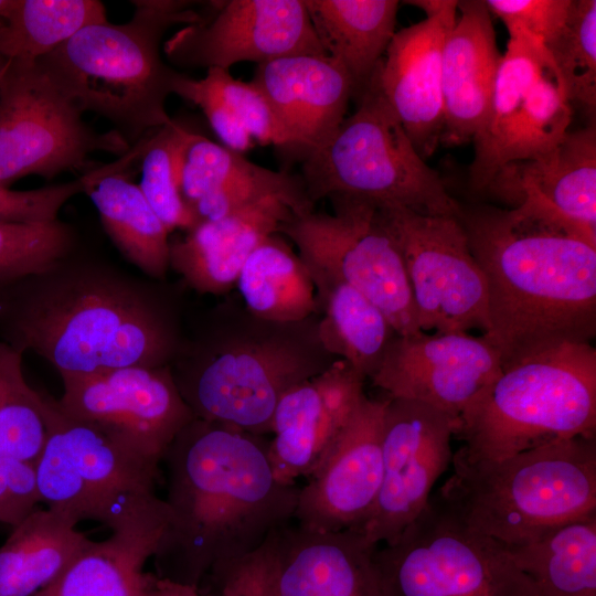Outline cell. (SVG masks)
Returning a JSON list of instances; mask_svg holds the SVG:
<instances>
[{"label": "cell", "mask_w": 596, "mask_h": 596, "mask_svg": "<svg viewBox=\"0 0 596 596\" xmlns=\"http://www.w3.org/2000/svg\"><path fill=\"white\" fill-rule=\"evenodd\" d=\"M175 294L79 247L1 287L0 337L61 375L170 365L183 338Z\"/></svg>", "instance_id": "6da1fadb"}, {"label": "cell", "mask_w": 596, "mask_h": 596, "mask_svg": "<svg viewBox=\"0 0 596 596\" xmlns=\"http://www.w3.org/2000/svg\"><path fill=\"white\" fill-rule=\"evenodd\" d=\"M459 221L487 283L482 336L502 368L562 343H592L596 242L531 201L462 207Z\"/></svg>", "instance_id": "7a4b0ae2"}, {"label": "cell", "mask_w": 596, "mask_h": 596, "mask_svg": "<svg viewBox=\"0 0 596 596\" xmlns=\"http://www.w3.org/2000/svg\"><path fill=\"white\" fill-rule=\"evenodd\" d=\"M268 443L199 418L177 435L161 460L169 523L156 574L201 587L291 523L299 488L276 480Z\"/></svg>", "instance_id": "3957f363"}, {"label": "cell", "mask_w": 596, "mask_h": 596, "mask_svg": "<svg viewBox=\"0 0 596 596\" xmlns=\"http://www.w3.org/2000/svg\"><path fill=\"white\" fill-rule=\"evenodd\" d=\"M248 317L235 326L231 313L212 311L191 336L183 334L170 369L195 418L264 436L280 397L336 360L308 319Z\"/></svg>", "instance_id": "277c9868"}, {"label": "cell", "mask_w": 596, "mask_h": 596, "mask_svg": "<svg viewBox=\"0 0 596 596\" xmlns=\"http://www.w3.org/2000/svg\"><path fill=\"white\" fill-rule=\"evenodd\" d=\"M132 18L84 26L38 61L55 84L78 106L96 113L136 143L172 119L166 102L177 74L160 54L166 31L196 23L201 14L191 1H132Z\"/></svg>", "instance_id": "5b68a950"}, {"label": "cell", "mask_w": 596, "mask_h": 596, "mask_svg": "<svg viewBox=\"0 0 596 596\" xmlns=\"http://www.w3.org/2000/svg\"><path fill=\"white\" fill-rule=\"evenodd\" d=\"M436 492L466 525L509 546L596 513V437H574L500 460L454 453Z\"/></svg>", "instance_id": "8992f818"}, {"label": "cell", "mask_w": 596, "mask_h": 596, "mask_svg": "<svg viewBox=\"0 0 596 596\" xmlns=\"http://www.w3.org/2000/svg\"><path fill=\"white\" fill-rule=\"evenodd\" d=\"M455 435V453L469 460L596 437L595 348L562 343L503 366L459 415Z\"/></svg>", "instance_id": "52a82bcc"}, {"label": "cell", "mask_w": 596, "mask_h": 596, "mask_svg": "<svg viewBox=\"0 0 596 596\" xmlns=\"http://www.w3.org/2000/svg\"><path fill=\"white\" fill-rule=\"evenodd\" d=\"M355 98L354 113L302 160L300 177L310 201L342 196L460 219L462 207L418 155L386 100L379 64Z\"/></svg>", "instance_id": "ba28073f"}, {"label": "cell", "mask_w": 596, "mask_h": 596, "mask_svg": "<svg viewBox=\"0 0 596 596\" xmlns=\"http://www.w3.org/2000/svg\"><path fill=\"white\" fill-rule=\"evenodd\" d=\"M374 563L383 596H540L504 544L466 525L436 493L376 547Z\"/></svg>", "instance_id": "9c48e42d"}, {"label": "cell", "mask_w": 596, "mask_h": 596, "mask_svg": "<svg viewBox=\"0 0 596 596\" xmlns=\"http://www.w3.org/2000/svg\"><path fill=\"white\" fill-rule=\"evenodd\" d=\"M46 441L35 462L36 483L49 509L109 529L156 494L160 464L95 425L71 416L41 392Z\"/></svg>", "instance_id": "30bf717a"}, {"label": "cell", "mask_w": 596, "mask_h": 596, "mask_svg": "<svg viewBox=\"0 0 596 596\" xmlns=\"http://www.w3.org/2000/svg\"><path fill=\"white\" fill-rule=\"evenodd\" d=\"M333 213H294L278 234L298 248L313 284L345 283L370 299L398 336L422 331L400 249L375 204L330 198Z\"/></svg>", "instance_id": "8fae6325"}, {"label": "cell", "mask_w": 596, "mask_h": 596, "mask_svg": "<svg viewBox=\"0 0 596 596\" xmlns=\"http://www.w3.org/2000/svg\"><path fill=\"white\" fill-rule=\"evenodd\" d=\"M82 114L38 60H7L0 73V185L83 169L96 151H129L116 129L98 132Z\"/></svg>", "instance_id": "7c38bea8"}, {"label": "cell", "mask_w": 596, "mask_h": 596, "mask_svg": "<svg viewBox=\"0 0 596 596\" xmlns=\"http://www.w3.org/2000/svg\"><path fill=\"white\" fill-rule=\"evenodd\" d=\"M573 108L544 44L530 34H509L488 117L473 137L469 183L487 189L508 163L539 157L568 131Z\"/></svg>", "instance_id": "4fadbf2b"}, {"label": "cell", "mask_w": 596, "mask_h": 596, "mask_svg": "<svg viewBox=\"0 0 596 596\" xmlns=\"http://www.w3.org/2000/svg\"><path fill=\"white\" fill-rule=\"evenodd\" d=\"M377 209L402 255L419 329L487 332V283L459 219Z\"/></svg>", "instance_id": "5bb4252c"}, {"label": "cell", "mask_w": 596, "mask_h": 596, "mask_svg": "<svg viewBox=\"0 0 596 596\" xmlns=\"http://www.w3.org/2000/svg\"><path fill=\"white\" fill-rule=\"evenodd\" d=\"M457 418L427 404L389 398L382 437V481L359 530L375 545L393 542L425 509L453 461Z\"/></svg>", "instance_id": "9a60e30c"}, {"label": "cell", "mask_w": 596, "mask_h": 596, "mask_svg": "<svg viewBox=\"0 0 596 596\" xmlns=\"http://www.w3.org/2000/svg\"><path fill=\"white\" fill-rule=\"evenodd\" d=\"M60 406L161 465L177 435L195 418L170 365L127 366L62 377Z\"/></svg>", "instance_id": "2e32d148"}, {"label": "cell", "mask_w": 596, "mask_h": 596, "mask_svg": "<svg viewBox=\"0 0 596 596\" xmlns=\"http://www.w3.org/2000/svg\"><path fill=\"white\" fill-rule=\"evenodd\" d=\"M185 25L163 44L166 56L181 67L228 70L296 54H326L304 0H225Z\"/></svg>", "instance_id": "e0dca14e"}, {"label": "cell", "mask_w": 596, "mask_h": 596, "mask_svg": "<svg viewBox=\"0 0 596 596\" xmlns=\"http://www.w3.org/2000/svg\"><path fill=\"white\" fill-rule=\"evenodd\" d=\"M501 369L499 352L483 336L419 331L396 334L370 380L389 398L421 402L458 419Z\"/></svg>", "instance_id": "ac0fdd59"}, {"label": "cell", "mask_w": 596, "mask_h": 596, "mask_svg": "<svg viewBox=\"0 0 596 596\" xmlns=\"http://www.w3.org/2000/svg\"><path fill=\"white\" fill-rule=\"evenodd\" d=\"M387 397L366 395L323 460L299 488L297 525L319 532L359 531L382 481V437Z\"/></svg>", "instance_id": "d6986e66"}, {"label": "cell", "mask_w": 596, "mask_h": 596, "mask_svg": "<svg viewBox=\"0 0 596 596\" xmlns=\"http://www.w3.org/2000/svg\"><path fill=\"white\" fill-rule=\"evenodd\" d=\"M364 380L339 359L280 397L272 419L274 437L268 443L277 481L296 485L320 465L364 397Z\"/></svg>", "instance_id": "ffe728a7"}, {"label": "cell", "mask_w": 596, "mask_h": 596, "mask_svg": "<svg viewBox=\"0 0 596 596\" xmlns=\"http://www.w3.org/2000/svg\"><path fill=\"white\" fill-rule=\"evenodd\" d=\"M457 7L447 0L437 14L396 31L379 63L382 92L424 160L440 145L443 51Z\"/></svg>", "instance_id": "44dd1931"}, {"label": "cell", "mask_w": 596, "mask_h": 596, "mask_svg": "<svg viewBox=\"0 0 596 596\" xmlns=\"http://www.w3.org/2000/svg\"><path fill=\"white\" fill-rule=\"evenodd\" d=\"M268 100L285 150L304 160L345 118L355 89L347 71L324 54H296L257 64L251 81Z\"/></svg>", "instance_id": "7402d4cb"}, {"label": "cell", "mask_w": 596, "mask_h": 596, "mask_svg": "<svg viewBox=\"0 0 596 596\" xmlns=\"http://www.w3.org/2000/svg\"><path fill=\"white\" fill-rule=\"evenodd\" d=\"M177 175L180 194L198 223L219 220L270 196L284 199L297 212L313 210L300 175L258 166L185 128Z\"/></svg>", "instance_id": "603a6c76"}, {"label": "cell", "mask_w": 596, "mask_h": 596, "mask_svg": "<svg viewBox=\"0 0 596 596\" xmlns=\"http://www.w3.org/2000/svg\"><path fill=\"white\" fill-rule=\"evenodd\" d=\"M486 190L511 207L534 202L596 242L595 125L567 131L539 157L505 164Z\"/></svg>", "instance_id": "cb8c5ba5"}, {"label": "cell", "mask_w": 596, "mask_h": 596, "mask_svg": "<svg viewBox=\"0 0 596 596\" xmlns=\"http://www.w3.org/2000/svg\"><path fill=\"white\" fill-rule=\"evenodd\" d=\"M377 546L356 530L319 532L290 523L274 536L275 596H383Z\"/></svg>", "instance_id": "d4e9b609"}, {"label": "cell", "mask_w": 596, "mask_h": 596, "mask_svg": "<svg viewBox=\"0 0 596 596\" xmlns=\"http://www.w3.org/2000/svg\"><path fill=\"white\" fill-rule=\"evenodd\" d=\"M443 51L444 129L440 145L472 141L490 111L502 55L485 0L458 1Z\"/></svg>", "instance_id": "484cf974"}, {"label": "cell", "mask_w": 596, "mask_h": 596, "mask_svg": "<svg viewBox=\"0 0 596 596\" xmlns=\"http://www.w3.org/2000/svg\"><path fill=\"white\" fill-rule=\"evenodd\" d=\"M169 523L157 494L137 504L103 541H92L34 596H140L143 566L153 557Z\"/></svg>", "instance_id": "4316f807"}, {"label": "cell", "mask_w": 596, "mask_h": 596, "mask_svg": "<svg viewBox=\"0 0 596 596\" xmlns=\"http://www.w3.org/2000/svg\"><path fill=\"white\" fill-rule=\"evenodd\" d=\"M297 212L270 196L214 221L198 223L170 241V268L199 294L223 295L237 281L255 247Z\"/></svg>", "instance_id": "83f0119b"}, {"label": "cell", "mask_w": 596, "mask_h": 596, "mask_svg": "<svg viewBox=\"0 0 596 596\" xmlns=\"http://www.w3.org/2000/svg\"><path fill=\"white\" fill-rule=\"evenodd\" d=\"M139 153L140 140L118 160L87 171L84 193L126 260L143 276L163 280L170 268V232L130 178Z\"/></svg>", "instance_id": "f1b7e54d"}, {"label": "cell", "mask_w": 596, "mask_h": 596, "mask_svg": "<svg viewBox=\"0 0 596 596\" xmlns=\"http://www.w3.org/2000/svg\"><path fill=\"white\" fill-rule=\"evenodd\" d=\"M326 54L347 71L354 97L363 89L396 30V0H304Z\"/></svg>", "instance_id": "f546056e"}, {"label": "cell", "mask_w": 596, "mask_h": 596, "mask_svg": "<svg viewBox=\"0 0 596 596\" xmlns=\"http://www.w3.org/2000/svg\"><path fill=\"white\" fill-rule=\"evenodd\" d=\"M78 521L36 509L0 546V596H34L50 585L88 545Z\"/></svg>", "instance_id": "4dcf8cb0"}, {"label": "cell", "mask_w": 596, "mask_h": 596, "mask_svg": "<svg viewBox=\"0 0 596 596\" xmlns=\"http://www.w3.org/2000/svg\"><path fill=\"white\" fill-rule=\"evenodd\" d=\"M507 549L540 596H596V513Z\"/></svg>", "instance_id": "1f68e13d"}, {"label": "cell", "mask_w": 596, "mask_h": 596, "mask_svg": "<svg viewBox=\"0 0 596 596\" xmlns=\"http://www.w3.org/2000/svg\"><path fill=\"white\" fill-rule=\"evenodd\" d=\"M236 285L256 318L294 323L318 313L311 274L278 233L263 240L244 263Z\"/></svg>", "instance_id": "d6a6232c"}, {"label": "cell", "mask_w": 596, "mask_h": 596, "mask_svg": "<svg viewBox=\"0 0 596 596\" xmlns=\"http://www.w3.org/2000/svg\"><path fill=\"white\" fill-rule=\"evenodd\" d=\"M316 287L317 336L322 348L348 362L364 379L380 365L397 334L385 315L362 292L341 281Z\"/></svg>", "instance_id": "836d02e7"}, {"label": "cell", "mask_w": 596, "mask_h": 596, "mask_svg": "<svg viewBox=\"0 0 596 596\" xmlns=\"http://www.w3.org/2000/svg\"><path fill=\"white\" fill-rule=\"evenodd\" d=\"M107 21L97 0H13L0 23V54L39 60L86 25Z\"/></svg>", "instance_id": "e575fe53"}, {"label": "cell", "mask_w": 596, "mask_h": 596, "mask_svg": "<svg viewBox=\"0 0 596 596\" xmlns=\"http://www.w3.org/2000/svg\"><path fill=\"white\" fill-rule=\"evenodd\" d=\"M22 353L0 340V456L35 465L45 441L41 391L24 376Z\"/></svg>", "instance_id": "d590c367"}, {"label": "cell", "mask_w": 596, "mask_h": 596, "mask_svg": "<svg viewBox=\"0 0 596 596\" xmlns=\"http://www.w3.org/2000/svg\"><path fill=\"white\" fill-rule=\"evenodd\" d=\"M183 129L172 120L140 139L138 187L170 233L187 232L198 224L178 185L177 156Z\"/></svg>", "instance_id": "8d00e7d4"}, {"label": "cell", "mask_w": 596, "mask_h": 596, "mask_svg": "<svg viewBox=\"0 0 596 596\" xmlns=\"http://www.w3.org/2000/svg\"><path fill=\"white\" fill-rule=\"evenodd\" d=\"M78 247L75 227L60 219L0 223V287L43 272Z\"/></svg>", "instance_id": "74e56055"}, {"label": "cell", "mask_w": 596, "mask_h": 596, "mask_svg": "<svg viewBox=\"0 0 596 596\" xmlns=\"http://www.w3.org/2000/svg\"><path fill=\"white\" fill-rule=\"evenodd\" d=\"M564 82L571 104L588 116L596 109V1L572 0L560 35L545 45Z\"/></svg>", "instance_id": "f35d334b"}, {"label": "cell", "mask_w": 596, "mask_h": 596, "mask_svg": "<svg viewBox=\"0 0 596 596\" xmlns=\"http://www.w3.org/2000/svg\"><path fill=\"white\" fill-rule=\"evenodd\" d=\"M206 75L252 139L285 150L286 141L264 94L252 82L235 79L228 70L209 68Z\"/></svg>", "instance_id": "ab89813d"}, {"label": "cell", "mask_w": 596, "mask_h": 596, "mask_svg": "<svg viewBox=\"0 0 596 596\" xmlns=\"http://www.w3.org/2000/svg\"><path fill=\"white\" fill-rule=\"evenodd\" d=\"M275 534L256 551L212 572L205 578L211 596H275Z\"/></svg>", "instance_id": "60d3db41"}, {"label": "cell", "mask_w": 596, "mask_h": 596, "mask_svg": "<svg viewBox=\"0 0 596 596\" xmlns=\"http://www.w3.org/2000/svg\"><path fill=\"white\" fill-rule=\"evenodd\" d=\"M172 94L191 102L203 111L223 146L240 153L253 148L252 137L207 75L196 79L179 72L173 82Z\"/></svg>", "instance_id": "b9f144b4"}, {"label": "cell", "mask_w": 596, "mask_h": 596, "mask_svg": "<svg viewBox=\"0 0 596 596\" xmlns=\"http://www.w3.org/2000/svg\"><path fill=\"white\" fill-rule=\"evenodd\" d=\"M485 3L504 23L509 34L525 32L544 46L560 35L572 7V0H485Z\"/></svg>", "instance_id": "7bdbcfd3"}, {"label": "cell", "mask_w": 596, "mask_h": 596, "mask_svg": "<svg viewBox=\"0 0 596 596\" xmlns=\"http://www.w3.org/2000/svg\"><path fill=\"white\" fill-rule=\"evenodd\" d=\"M87 172L76 180L34 190H10L0 185V223H35L58 219L63 205L84 193Z\"/></svg>", "instance_id": "ee69618b"}, {"label": "cell", "mask_w": 596, "mask_h": 596, "mask_svg": "<svg viewBox=\"0 0 596 596\" xmlns=\"http://www.w3.org/2000/svg\"><path fill=\"white\" fill-rule=\"evenodd\" d=\"M40 502L35 466L0 456V522L13 528L35 511Z\"/></svg>", "instance_id": "f6af8a7d"}, {"label": "cell", "mask_w": 596, "mask_h": 596, "mask_svg": "<svg viewBox=\"0 0 596 596\" xmlns=\"http://www.w3.org/2000/svg\"><path fill=\"white\" fill-rule=\"evenodd\" d=\"M140 596H205L198 586L145 572Z\"/></svg>", "instance_id": "bcb514c9"}, {"label": "cell", "mask_w": 596, "mask_h": 596, "mask_svg": "<svg viewBox=\"0 0 596 596\" xmlns=\"http://www.w3.org/2000/svg\"><path fill=\"white\" fill-rule=\"evenodd\" d=\"M6 62H7V58H4V57L0 54V73H1V71H2V68H3L4 64H6Z\"/></svg>", "instance_id": "7dc6e473"}, {"label": "cell", "mask_w": 596, "mask_h": 596, "mask_svg": "<svg viewBox=\"0 0 596 596\" xmlns=\"http://www.w3.org/2000/svg\"><path fill=\"white\" fill-rule=\"evenodd\" d=\"M0 292H1V287H0Z\"/></svg>", "instance_id": "c3c4849f"}, {"label": "cell", "mask_w": 596, "mask_h": 596, "mask_svg": "<svg viewBox=\"0 0 596 596\" xmlns=\"http://www.w3.org/2000/svg\"><path fill=\"white\" fill-rule=\"evenodd\" d=\"M0 22H1V20H0Z\"/></svg>", "instance_id": "681fc988"}]
</instances>
